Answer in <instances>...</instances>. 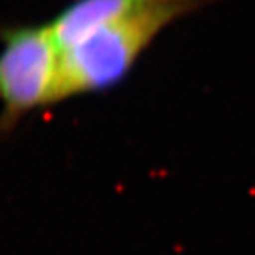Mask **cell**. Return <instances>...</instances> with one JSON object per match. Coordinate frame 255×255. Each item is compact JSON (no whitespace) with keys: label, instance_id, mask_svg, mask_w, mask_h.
Segmentation results:
<instances>
[{"label":"cell","instance_id":"cell-2","mask_svg":"<svg viewBox=\"0 0 255 255\" xmlns=\"http://www.w3.org/2000/svg\"><path fill=\"white\" fill-rule=\"evenodd\" d=\"M60 82V48L49 25L5 34L0 52V102L3 120L56 103Z\"/></svg>","mask_w":255,"mask_h":255},{"label":"cell","instance_id":"cell-3","mask_svg":"<svg viewBox=\"0 0 255 255\" xmlns=\"http://www.w3.org/2000/svg\"><path fill=\"white\" fill-rule=\"evenodd\" d=\"M148 2L151 0H76L49 26L62 49Z\"/></svg>","mask_w":255,"mask_h":255},{"label":"cell","instance_id":"cell-1","mask_svg":"<svg viewBox=\"0 0 255 255\" xmlns=\"http://www.w3.org/2000/svg\"><path fill=\"white\" fill-rule=\"evenodd\" d=\"M209 0H151L60 49V100L120 83L157 35Z\"/></svg>","mask_w":255,"mask_h":255}]
</instances>
